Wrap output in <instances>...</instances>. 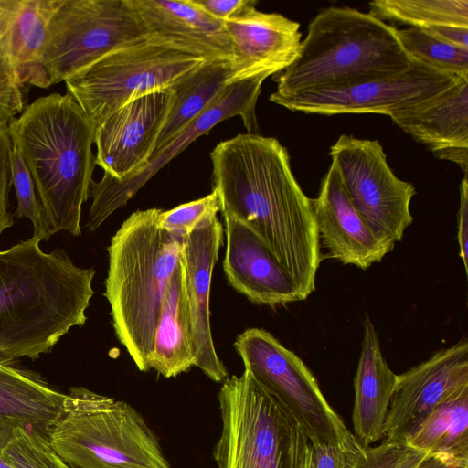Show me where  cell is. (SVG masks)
<instances>
[{"label":"cell","mask_w":468,"mask_h":468,"mask_svg":"<svg viewBox=\"0 0 468 468\" xmlns=\"http://www.w3.org/2000/svg\"><path fill=\"white\" fill-rule=\"evenodd\" d=\"M194 362L186 273L180 259L162 301L148 367L169 378L187 371Z\"/></svg>","instance_id":"cell-24"},{"label":"cell","mask_w":468,"mask_h":468,"mask_svg":"<svg viewBox=\"0 0 468 468\" xmlns=\"http://www.w3.org/2000/svg\"><path fill=\"white\" fill-rule=\"evenodd\" d=\"M11 179L17 198L15 216L27 218L33 224V237L48 240L54 235L46 218L40 201L37 199L35 184L17 144L12 141Z\"/></svg>","instance_id":"cell-31"},{"label":"cell","mask_w":468,"mask_h":468,"mask_svg":"<svg viewBox=\"0 0 468 468\" xmlns=\"http://www.w3.org/2000/svg\"><path fill=\"white\" fill-rule=\"evenodd\" d=\"M8 127L52 232L80 236L95 166L94 124L69 93H51L27 105Z\"/></svg>","instance_id":"cell-3"},{"label":"cell","mask_w":468,"mask_h":468,"mask_svg":"<svg viewBox=\"0 0 468 468\" xmlns=\"http://www.w3.org/2000/svg\"><path fill=\"white\" fill-rule=\"evenodd\" d=\"M343 188L375 238L391 251L412 223V184L399 179L389 167L377 140L343 134L330 147Z\"/></svg>","instance_id":"cell-11"},{"label":"cell","mask_w":468,"mask_h":468,"mask_svg":"<svg viewBox=\"0 0 468 468\" xmlns=\"http://www.w3.org/2000/svg\"><path fill=\"white\" fill-rule=\"evenodd\" d=\"M221 202L216 190L199 199L181 204L172 209L162 210L157 220L160 229L184 239L207 219L217 216Z\"/></svg>","instance_id":"cell-32"},{"label":"cell","mask_w":468,"mask_h":468,"mask_svg":"<svg viewBox=\"0 0 468 468\" xmlns=\"http://www.w3.org/2000/svg\"><path fill=\"white\" fill-rule=\"evenodd\" d=\"M209 16L227 22L257 5L254 0H192Z\"/></svg>","instance_id":"cell-37"},{"label":"cell","mask_w":468,"mask_h":468,"mask_svg":"<svg viewBox=\"0 0 468 468\" xmlns=\"http://www.w3.org/2000/svg\"><path fill=\"white\" fill-rule=\"evenodd\" d=\"M397 375L383 356L379 338L369 318L364 320V336L354 378L352 411L354 435L364 447L384 436Z\"/></svg>","instance_id":"cell-22"},{"label":"cell","mask_w":468,"mask_h":468,"mask_svg":"<svg viewBox=\"0 0 468 468\" xmlns=\"http://www.w3.org/2000/svg\"><path fill=\"white\" fill-rule=\"evenodd\" d=\"M48 440L70 468H171L134 408L84 388L69 389Z\"/></svg>","instance_id":"cell-6"},{"label":"cell","mask_w":468,"mask_h":468,"mask_svg":"<svg viewBox=\"0 0 468 468\" xmlns=\"http://www.w3.org/2000/svg\"><path fill=\"white\" fill-rule=\"evenodd\" d=\"M39 243L32 236L0 250V361L37 359L87 320L94 269Z\"/></svg>","instance_id":"cell-2"},{"label":"cell","mask_w":468,"mask_h":468,"mask_svg":"<svg viewBox=\"0 0 468 468\" xmlns=\"http://www.w3.org/2000/svg\"><path fill=\"white\" fill-rule=\"evenodd\" d=\"M222 241V225L214 216L183 239L181 256L191 316L194 366L216 382L228 378V371L215 349L209 315L212 272Z\"/></svg>","instance_id":"cell-17"},{"label":"cell","mask_w":468,"mask_h":468,"mask_svg":"<svg viewBox=\"0 0 468 468\" xmlns=\"http://www.w3.org/2000/svg\"><path fill=\"white\" fill-rule=\"evenodd\" d=\"M368 5V13L378 19L409 27L440 25L468 27L467 0H377Z\"/></svg>","instance_id":"cell-28"},{"label":"cell","mask_w":468,"mask_h":468,"mask_svg":"<svg viewBox=\"0 0 468 468\" xmlns=\"http://www.w3.org/2000/svg\"><path fill=\"white\" fill-rule=\"evenodd\" d=\"M395 34L411 60L447 74L468 75V48L444 42L424 28L395 27Z\"/></svg>","instance_id":"cell-29"},{"label":"cell","mask_w":468,"mask_h":468,"mask_svg":"<svg viewBox=\"0 0 468 468\" xmlns=\"http://www.w3.org/2000/svg\"><path fill=\"white\" fill-rule=\"evenodd\" d=\"M234 347L245 370L300 423L310 441H321L361 455L366 447L347 429L325 399L318 382L303 360L271 333L249 328Z\"/></svg>","instance_id":"cell-8"},{"label":"cell","mask_w":468,"mask_h":468,"mask_svg":"<svg viewBox=\"0 0 468 468\" xmlns=\"http://www.w3.org/2000/svg\"><path fill=\"white\" fill-rule=\"evenodd\" d=\"M8 122L0 121V234L14 225L13 216L9 212L12 139Z\"/></svg>","instance_id":"cell-34"},{"label":"cell","mask_w":468,"mask_h":468,"mask_svg":"<svg viewBox=\"0 0 468 468\" xmlns=\"http://www.w3.org/2000/svg\"><path fill=\"white\" fill-rule=\"evenodd\" d=\"M148 36L209 60L233 59L224 23L192 0H130Z\"/></svg>","instance_id":"cell-21"},{"label":"cell","mask_w":468,"mask_h":468,"mask_svg":"<svg viewBox=\"0 0 468 468\" xmlns=\"http://www.w3.org/2000/svg\"><path fill=\"white\" fill-rule=\"evenodd\" d=\"M424 29L444 42L468 48V27L440 25L431 26Z\"/></svg>","instance_id":"cell-39"},{"label":"cell","mask_w":468,"mask_h":468,"mask_svg":"<svg viewBox=\"0 0 468 468\" xmlns=\"http://www.w3.org/2000/svg\"><path fill=\"white\" fill-rule=\"evenodd\" d=\"M266 79L265 76H256L229 84L196 120L154 152L146 165L137 172L121 181L104 174L100 181L92 180L89 193L92 204L86 227L90 231L96 230L114 211L124 207L163 166L220 122L239 116L249 133L256 132L255 108Z\"/></svg>","instance_id":"cell-13"},{"label":"cell","mask_w":468,"mask_h":468,"mask_svg":"<svg viewBox=\"0 0 468 468\" xmlns=\"http://www.w3.org/2000/svg\"><path fill=\"white\" fill-rule=\"evenodd\" d=\"M288 468H314L311 442L295 419L290 428Z\"/></svg>","instance_id":"cell-35"},{"label":"cell","mask_w":468,"mask_h":468,"mask_svg":"<svg viewBox=\"0 0 468 468\" xmlns=\"http://www.w3.org/2000/svg\"><path fill=\"white\" fill-rule=\"evenodd\" d=\"M434 156L457 164L467 174L468 75L443 91L390 117Z\"/></svg>","instance_id":"cell-19"},{"label":"cell","mask_w":468,"mask_h":468,"mask_svg":"<svg viewBox=\"0 0 468 468\" xmlns=\"http://www.w3.org/2000/svg\"><path fill=\"white\" fill-rule=\"evenodd\" d=\"M401 441L426 454L468 464V388L440 404Z\"/></svg>","instance_id":"cell-26"},{"label":"cell","mask_w":468,"mask_h":468,"mask_svg":"<svg viewBox=\"0 0 468 468\" xmlns=\"http://www.w3.org/2000/svg\"><path fill=\"white\" fill-rule=\"evenodd\" d=\"M227 239L223 269L229 284L256 304L279 306L303 301L292 280L250 228L223 216Z\"/></svg>","instance_id":"cell-18"},{"label":"cell","mask_w":468,"mask_h":468,"mask_svg":"<svg viewBox=\"0 0 468 468\" xmlns=\"http://www.w3.org/2000/svg\"><path fill=\"white\" fill-rule=\"evenodd\" d=\"M467 388L468 342L461 339L397 375L383 438L401 441L440 404Z\"/></svg>","instance_id":"cell-14"},{"label":"cell","mask_w":468,"mask_h":468,"mask_svg":"<svg viewBox=\"0 0 468 468\" xmlns=\"http://www.w3.org/2000/svg\"><path fill=\"white\" fill-rule=\"evenodd\" d=\"M0 458L11 468H70L52 448L48 438L17 427Z\"/></svg>","instance_id":"cell-30"},{"label":"cell","mask_w":468,"mask_h":468,"mask_svg":"<svg viewBox=\"0 0 468 468\" xmlns=\"http://www.w3.org/2000/svg\"><path fill=\"white\" fill-rule=\"evenodd\" d=\"M148 37L130 0H62L48 27L42 68L49 86Z\"/></svg>","instance_id":"cell-10"},{"label":"cell","mask_w":468,"mask_h":468,"mask_svg":"<svg viewBox=\"0 0 468 468\" xmlns=\"http://www.w3.org/2000/svg\"><path fill=\"white\" fill-rule=\"evenodd\" d=\"M209 156L222 215L260 236L305 300L315 291L320 239L312 199L293 176L287 149L248 133L220 142Z\"/></svg>","instance_id":"cell-1"},{"label":"cell","mask_w":468,"mask_h":468,"mask_svg":"<svg viewBox=\"0 0 468 468\" xmlns=\"http://www.w3.org/2000/svg\"><path fill=\"white\" fill-rule=\"evenodd\" d=\"M425 453L426 452H422L420 455L414 458L408 464H406L403 468H415L420 463V462L424 458Z\"/></svg>","instance_id":"cell-41"},{"label":"cell","mask_w":468,"mask_h":468,"mask_svg":"<svg viewBox=\"0 0 468 468\" xmlns=\"http://www.w3.org/2000/svg\"><path fill=\"white\" fill-rule=\"evenodd\" d=\"M229 60H209L177 83L167 120L158 136L154 152L180 133L232 83Z\"/></svg>","instance_id":"cell-27"},{"label":"cell","mask_w":468,"mask_h":468,"mask_svg":"<svg viewBox=\"0 0 468 468\" xmlns=\"http://www.w3.org/2000/svg\"><path fill=\"white\" fill-rule=\"evenodd\" d=\"M312 206L319 239L331 258L367 270L390 252L375 238L348 199L333 162Z\"/></svg>","instance_id":"cell-20"},{"label":"cell","mask_w":468,"mask_h":468,"mask_svg":"<svg viewBox=\"0 0 468 468\" xmlns=\"http://www.w3.org/2000/svg\"><path fill=\"white\" fill-rule=\"evenodd\" d=\"M412 64L395 27L369 13L332 6L312 19L297 58L275 75L273 93L285 96L336 86L401 72Z\"/></svg>","instance_id":"cell-5"},{"label":"cell","mask_w":468,"mask_h":468,"mask_svg":"<svg viewBox=\"0 0 468 468\" xmlns=\"http://www.w3.org/2000/svg\"><path fill=\"white\" fill-rule=\"evenodd\" d=\"M62 0H11L0 40L22 84L49 86L42 68L48 24Z\"/></svg>","instance_id":"cell-25"},{"label":"cell","mask_w":468,"mask_h":468,"mask_svg":"<svg viewBox=\"0 0 468 468\" xmlns=\"http://www.w3.org/2000/svg\"><path fill=\"white\" fill-rule=\"evenodd\" d=\"M461 76L413 61L409 69L401 72L367 77L292 95L271 93L270 101L304 113H380L391 117L443 91Z\"/></svg>","instance_id":"cell-12"},{"label":"cell","mask_w":468,"mask_h":468,"mask_svg":"<svg viewBox=\"0 0 468 468\" xmlns=\"http://www.w3.org/2000/svg\"><path fill=\"white\" fill-rule=\"evenodd\" d=\"M221 431L213 457L218 468H288L294 418L244 369L219 389Z\"/></svg>","instance_id":"cell-9"},{"label":"cell","mask_w":468,"mask_h":468,"mask_svg":"<svg viewBox=\"0 0 468 468\" xmlns=\"http://www.w3.org/2000/svg\"><path fill=\"white\" fill-rule=\"evenodd\" d=\"M23 86L0 44V121H10L24 110Z\"/></svg>","instance_id":"cell-33"},{"label":"cell","mask_w":468,"mask_h":468,"mask_svg":"<svg viewBox=\"0 0 468 468\" xmlns=\"http://www.w3.org/2000/svg\"><path fill=\"white\" fill-rule=\"evenodd\" d=\"M313 448L314 468H351L361 455L321 441H310Z\"/></svg>","instance_id":"cell-36"},{"label":"cell","mask_w":468,"mask_h":468,"mask_svg":"<svg viewBox=\"0 0 468 468\" xmlns=\"http://www.w3.org/2000/svg\"><path fill=\"white\" fill-rule=\"evenodd\" d=\"M233 49L232 83L256 76L276 75L297 58L299 23L277 13L250 7L224 22Z\"/></svg>","instance_id":"cell-16"},{"label":"cell","mask_w":468,"mask_h":468,"mask_svg":"<svg viewBox=\"0 0 468 468\" xmlns=\"http://www.w3.org/2000/svg\"><path fill=\"white\" fill-rule=\"evenodd\" d=\"M0 468H11L8 464H6L1 458H0Z\"/></svg>","instance_id":"cell-42"},{"label":"cell","mask_w":468,"mask_h":468,"mask_svg":"<svg viewBox=\"0 0 468 468\" xmlns=\"http://www.w3.org/2000/svg\"><path fill=\"white\" fill-rule=\"evenodd\" d=\"M15 361H0V421L47 438L60 419L68 394Z\"/></svg>","instance_id":"cell-23"},{"label":"cell","mask_w":468,"mask_h":468,"mask_svg":"<svg viewBox=\"0 0 468 468\" xmlns=\"http://www.w3.org/2000/svg\"><path fill=\"white\" fill-rule=\"evenodd\" d=\"M457 240L460 257L465 272L468 273V183L467 174L460 186V207L457 214Z\"/></svg>","instance_id":"cell-38"},{"label":"cell","mask_w":468,"mask_h":468,"mask_svg":"<svg viewBox=\"0 0 468 468\" xmlns=\"http://www.w3.org/2000/svg\"><path fill=\"white\" fill-rule=\"evenodd\" d=\"M161 211L133 212L107 248L104 295L115 334L141 371L149 370L162 301L183 250L182 238L158 227Z\"/></svg>","instance_id":"cell-4"},{"label":"cell","mask_w":468,"mask_h":468,"mask_svg":"<svg viewBox=\"0 0 468 468\" xmlns=\"http://www.w3.org/2000/svg\"><path fill=\"white\" fill-rule=\"evenodd\" d=\"M415 468H468V464L453 463L438 456L425 453L424 458Z\"/></svg>","instance_id":"cell-40"},{"label":"cell","mask_w":468,"mask_h":468,"mask_svg":"<svg viewBox=\"0 0 468 468\" xmlns=\"http://www.w3.org/2000/svg\"><path fill=\"white\" fill-rule=\"evenodd\" d=\"M206 61L148 36L111 52L64 81L68 93L96 129L122 105L174 88Z\"/></svg>","instance_id":"cell-7"},{"label":"cell","mask_w":468,"mask_h":468,"mask_svg":"<svg viewBox=\"0 0 468 468\" xmlns=\"http://www.w3.org/2000/svg\"><path fill=\"white\" fill-rule=\"evenodd\" d=\"M174 101L172 89L152 92L122 105L95 129V165L121 181L146 165Z\"/></svg>","instance_id":"cell-15"}]
</instances>
